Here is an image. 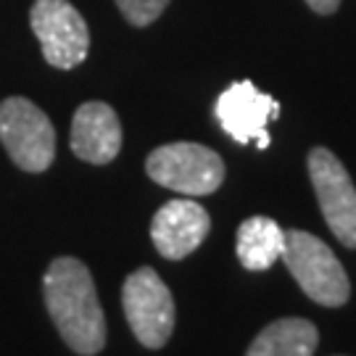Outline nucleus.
Returning <instances> with one entry per match:
<instances>
[{
    "label": "nucleus",
    "mask_w": 356,
    "mask_h": 356,
    "mask_svg": "<svg viewBox=\"0 0 356 356\" xmlns=\"http://www.w3.org/2000/svg\"><path fill=\"white\" fill-rule=\"evenodd\" d=\"M116 6L129 24L148 26L166 11L169 0H116Z\"/></svg>",
    "instance_id": "13"
},
{
    "label": "nucleus",
    "mask_w": 356,
    "mask_h": 356,
    "mask_svg": "<svg viewBox=\"0 0 356 356\" xmlns=\"http://www.w3.org/2000/svg\"><path fill=\"white\" fill-rule=\"evenodd\" d=\"M148 177L182 195H209L225 182L222 156L201 143H166L145 159Z\"/></svg>",
    "instance_id": "3"
},
{
    "label": "nucleus",
    "mask_w": 356,
    "mask_h": 356,
    "mask_svg": "<svg viewBox=\"0 0 356 356\" xmlns=\"http://www.w3.org/2000/svg\"><path fill=\"white\" fill-rule=\"evenodd\" d=\"M72 151L88 164H111L122 151V124L116 111L103 101H88L72 119Z\"/></svg>",
    "instance_id": "10"
},
{
    "label": "nucleus",
    "mask_w": 356,
    "mask_h": 356,
    "mask_svg": "<svg viewBox=\"0 0 356 356\" xmlns=\"http://www.w3.org/2000/svg\"><path fill=\"white\" fill-rule=\"evenodd\" d=\"M214 116L235 143L248 145L254 140L264 151L272 143L267 124L280 116V103L261 92L251 79H241L216 98Z\"/></svg>",
    "instance_id": "8"
},
{
    "label": "nucleus",
    "mask_w": 356,
    "mask_h": 356,
    "mask_svg": "<svg viewBox=\"0 0 356 356\" xmlns=\"http://www.w3.org/2000/svg\"><path fill=\"white\" fill-rule=\"evenodd\" d=\"M306 6H309L312 11H317V13H322V16H327V13L338 11L341 0H306Z\"/></svg>",
    "instance_id": "14"
},
{
    "label": "nucleus",
    "mask_w": 356,
    "mask_h": 356,
    "mask_svg": "<svg viewBox=\"0 0 356 356\" xmlns=\"http://www.w3.org/2000/svg\"><path fill=\"white\" fill-rule=\"evenodd\" d=\"M211 229V216L191 198L166 201L151 222V241L164 259H185L206 241Z\"/></svg>",
    "instance_id": "9"
},
{
    "label": "nucleus",
    "mask_w": 356,
    "mask_h": 356,
    "mask_svg": "<svg viewBox=\"0 0 356 356\" xmlns=\"http://www.w3.org/2000/svg\"><path fill=\"white\" fill-rule=\"evenodd\" d=\"M122 306L135 338L145 348H161L175 330V298L159 272L135 269L122 288Z\"/></svg>",
    "instance_id": "5"
},
{
    "label": "nucleus",
    "mask_w": 356,
    "mask_h": 356,
    "mask_svg": "<svg viewBox=\"0 0 356 356\" xmlns=\"http://www.w3.org/2000/svg\"><path fill=\"white\" fill-rule=\"evenodd\" d=\"M319 332L314 322L301 317H285L269 322L254 338L245 356H314Z\"/></svg>",
    "instance_id": "11"
},
{
    "label": "nucleus",
    "mask_w": 356,
    "mask_h": 356,
    "mask_svg": "<svg viewBox=\"0 0 356 356\" xmlns=\"http://www.w3.org/2000/svg\"><path fill=\"white\" fill-rule=\"evenodd\" d=\"M29 24L45 61L56 69H74L90 53V29L69 0H35Z\"/></svg>",
    "instance_id": "6"
},
{
    "label": "nucleus",
    "mask_w": 356,
    "mask_h": 356,
    "mask_svg": "<svg viewBox=\"0 0 356 356\" xmlns=\"http://www.w3.org/2000/svg\"><path fill=\"white\" fill-rule=\"evenodd\" d=\"M282 261L301 291L319 306H343L351 296V282L343 264L335 259L332 248L325 241L304 229L285 232Z\"/></svg>",
    "instance_id": "2"
},
{
    "label": "nucleus",
    "mask_w": 356,
    "mask_h": 356,
    "mask_svg": "<svg viewBox=\"0 0 356 356\" xmlns=\"http://www.w3.org/2000/svg\"><path fill=\"white\" fill-rule=\"evenodd\" d=\"M0 143L13 164L40 175L56 159V129L48 114L22 95L0 103Z\"/></svg>",
    "instance_id": "4"
},
{
    "label": "nucleus",
    "mask_w": 356,
    "mask_h": 356,
    "mask_svg": "<svg viewBox=\"0 0 356 356\" xmlns=\"http://www.w3.org/2000/svg\"><path fill=\"white\" fill-rule=\"evenodd\" d=\"M42 296L56 330L79 356H95L106 346V317L90 269L74 256H58L42 277Z\"/></svg>",
    "instance_id": "1"
},
{
    "label": "nucleus",
    "mask_w": 356,
    "mask_h": 356,
    "mask_svg": "<svg viewBox=\"0 0 356 356\" xmlns=\"http://www.w3.org/2000/svg\"><path fill=\"white\" fill-rule=\"evenodd\" d=\"M309 177L332 235L346 248H356V185L341 159L327 148H312Z\"/></svg>",
    "instance_id": "7"
},
{
    "label": "nucleus",
    "mask_w": 356,
    "mask_h": 356,
    "mask_svg": "<svg viewBox=\"0 0 356 356\" xmlns=\"http://www.w3.org/2000/svg\"><path fill=\"white\" fill-rule=\"evenodd\" d=\"M285 229L269 216H251L238 227L235 251L248 272H264L282 256Z\"/></svg>",
    "instance_id": "12"
}]
</instances>
